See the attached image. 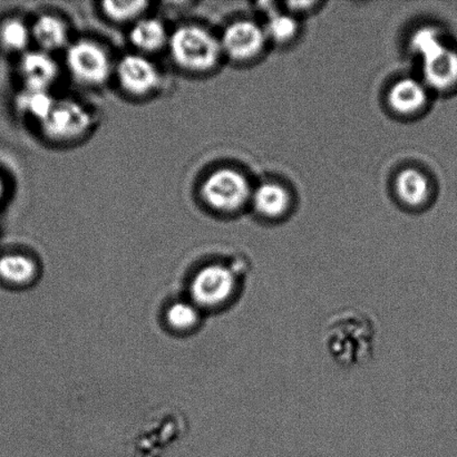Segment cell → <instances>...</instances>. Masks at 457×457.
<instances>
[{
    "label": "cell",
    "instance_id": "6da1fadb",
    "mask_svg": "<svg viewBox=\"0 0 457 457\" xmlns=\"http://www.w3.org/2000/svg\"><path fill=\"white\" fill-rule=\"evenodd\" d=\"M378 325L370 312L345 308L327 322L324 345L331 361L342 369L365 365L374 356Z\"/></svg>",
    "mask_w": 457,
    "mask_h": 457
},
{
    "label": "cell",
    "instance_id": "7a4b0ae2",
    "mask_svg": "<svg viewBox=\"0 0 457 457\" xmlns=\"http://www.w3.org/2000/svg\"><path fill=\"white\" fill-rule=\"evenodd\" d=\"M246 269L208 264L192 279L190 291L194 303L199 308L220 309L232 303L240 295L245 281Z\"/></svg>",
    "mask_w": 457,
    "mask_h": 457
},
{
    "label": "cell",
    "instance_id": "3957f363",
    "mask_svg": "<svg viewBox=\"0 0 457 457\" xmlns=\"http://www.w3.org/2000/svg\"><path fill=\"white\" fill-rule=\"evenodd\" d=\"M170 51L177 64L190 71H207L221 56L220 40L196 25L179 27L169 38Z\"/></svg>",
    "mask_w": 457,
    "mask_h": 457
},
{
    "label": "cell",
    "instance_id": "277c9868",
    "mask_svg": "<svg viewBox=\"0 0 457 457\" xmlns=\"http://www.w3.org/2000/svg\"><path fill=\"white\" fill-rule=\"evenodd\" d=\"M66 65L78 82L98 87L110 78L112 64L109 54L92 40H78L66 52Z\"/></svg>",
    "mask_w": 457,
    "mask_h": 457
},
{
    "label": "cell",
    "instance_id": "5b68a950",
    "mask_svg": "<svg viewBox=\"0 0 457 457\" xmlns=\"http://www.w3.org/2000/svg\"><path fill=\"white\" fill-rule=\"evenodd\" d=\"M201 191L210 207L223 212H235L250 198L248 181L231 169H221L210 174Z\"/></svg>",
    "mask_w": 457,
    "mask_h": 457
},
{
    "label": "cell",
    "instance_id": "8992f818",
    "mask_svg": "<svg viewBox=\"0 0 457 457\" xmlns=\"http://www.w3.org/2000/svg\"><path fill=\"white\" fill-rule=\"evenodd\" d=\"M92 116L85 106L71 100L56 101L51 113L40 123L45 136L54 141H71L91 128Z\"/></svg>",
    "mask_w": 457,
    "mask_h": 457
},
{
    "label": "cell",
    "instance_id": "52a82bcc",
    "mask_svg": "<svg viewBox=\"0 0 457 457\" xmlns=\"http://www.w3.org/2000/svg\"><path fill=\"white\" fill-rule=\"evenodd\" d=\"M116 76L125 92L141 96L154 91L160 82V74L154 62L137 54H129L119 62Z\"/></svg>",
    "mask_w": 457,
    "mask_h": 457
},
{
    "label": "cell",
    "instance_id": "ba28073f",
    "mask_svg": "<svg viewBox=\"0 0 457 457\" xmlns=\"http://www.w3.org/2000/svg\"><path fill=\"white\" fill-rule=\"evenodd\" d=\"M267 36L253 21L233 22L220 40L222 52L235 61H246L262 51Z\"/></svg>",
    "mask_w": 457,
    "mask_h": 457
},
{
    "label": "cell",
    "instance_id": "9c48e42d",
    "mask_svg": "<svg viewBox=\"0 0 457 457\" xmlns=\"http://www.w3.org/2000/svg\"><path fill=\"white\" fill-rule=\"evenodd\" d=\"M21 73L25 88L48 91L58 76L55 60L44 51L27 52L21 61Z\"/></svg>",
    "mask_w": 457,
    "mask_h": 457
},
{
    "label": "cell",
    "instance_id": "30bf717a",
    "mask_svg": "<svg viewBox=\"0 0 457 457\" xmlns=\"http://www.w3.org/2000/svg\"><path fill=\"white\" fill-rule=\"evenodd\" d=\"M424 79L429 87L447 89L457 83V53L443 45L422 60Z\"/></svg>",
    "mask_w": 457,
    "mask_h": 457
},
{
    "label": "cell",
    "instance_id": "8fae6325",
    "mask_svg": "<svg viewBox=\"0 0 457 457\" xmlns=\"http://www.w3.org/2000/svg\"><path fill=\"white\" fill-rule=\"evenodd\" d=\"M31 36L38 44L40 51H58L69 43V30L64 21L53 15H42L31 27Z\"/></svg>",
    "mask_w": 457,
    "mask_h": 457
},
{
    "label": "cell",
    "instance_id": "7c38bea8",
    "mask_svg": "<svg viewBox=\"0 0 457 457\" xmlns=\"http://www.w3.org/2000/svg\"><path fill=\"white\" fill-rule=\"evenodd\" d=\"M428 100L427 89L418 80L405 79L397 82L388 94L389 104L402 114H411L423 107Z\"/></svg>",
    "mask_w": 457,
    "mask_h": 457
},
{
    "label": "cell",
    "instance_id": "4fadbf2b",
    "mask_svg": "<svg viewBox=\"0 0 457 457\" xmlns=\"http://www.w3.org/2000/svg\"><path fill=\"white\" fill-rule=\"evenodd\" d=\"M170 36L162 21L155 18H143L137 21L129 33V40L138 51L154 53L169 43Z\"/></svg>",
    "mask_w": 457,
    "mask_h": 457
},
{
    "label": "cell",
    "instance_id": "5bb4252c",
    "mask_svg": "<svg viewBox=\"0 0 457 457\" xmlns=\"http://www.w3.org/2000/svg\"><path fill=\"white\" fill-rule=\"evenodd\" d=\"M0 277L11 286H29L37 279L38 266L24 254L4 255L0 259Z\"/></svg>",
    "mask_w": 457,
    "mask_h": 457
},
{
    "label": "cell",
    "instance_id": "9a60e30c",
    "mask_svg": "<svg viewBox=\"0 0 457 457\" xmlns=\"http://www.w3.org/2000/svg\"><path fill=\"white\" fill-rule=\"evenodd\" d=\"M254 209L264 217L276 218L286 212L289 195L284 187L275 183H264L253 192Z\"/></svg>",
    "mask_w": 457,
    "mask_h": 457
},
{
    "label": "cell",
    "instance_id": "2e32d148",
    "mask_svg": "<svg viewBox=\"0 0 457 457\" xmlns=\"http://www.w3.org/2000/svg\"><path fill=\"white\" fill-rule=\"evenodd\" d=\"M398 196L406 204H422L428 199L429 186L428 178L415 169H407L398 174L396 179Z\"/></svg>",
    "mask_w": 457,
    "mask_h": 457
},
{
    "label": "cell",
    "instance_id": "e0dca14e",
    "mask_svg": "<svg viewBox=\"0 0 457 457\" xmlns=\"http://www.w3.org/2000/svg\"><path fill=\"white\" fill-rule=\"evenodd\" d=\"M55 102L48 91L25 88L18 96L17 106L22 113L38 120L40 124L51 113Z\"/></svg>",
    "mask_w": 457,
    "mask_h": 457
},
{
    "label": "cell",
    "instance_id": "ac0fdd59",
    "mask_svg": "<svg viewBox=\"0 0 457 457\" xmlns=\"http://www.w3.org/2000/svg\"><path fill=\"white\" fill-rule=\"evenodd\" d=\"M170 328L187 333L194 330L200 324L201 315L199 307L194 303L178 302L169 307L165 313Z\"/></svg>",
    "mask_w": 457,
    "mask_h": 457
},
{
    "label": "cell",
    "instance_id": "d6986e66",
    "mask_svg": "<svg viewBox=\"0 0 457 457\" xmlns=\"http://www.w3.org/2000/svg\"><path fill=\"white\" fill-rule=\"evenodd\" d=\"M30 37V29L20 20L4 21L0 29V42L8 51H24L29 46Z\"/></svg>",
    "mask_w": 457,
    "mask_h": 457
},
{
    "label": "cell",
    "instance_id": "ffe728a7",
    "mask_svg": "<svg viewBox=\"0 0 457 457\" xmlns=\"http://www.w3.org/2000/svg\"><path fill=\"white\" fill-rule=\"evenodd\" d=\"M103 12L112 21L118 22L131 21L141 16L149 6L145 2H104Z\"/></svg>",
    "mask_w": 457,
    "mask_h": 457
},
{
    "label": "cell",
    "instance_id": "44dd1931",
    "mask_svg": "<svg viewBox=\"0 0 457 457\" xmlns=\"http://www.w3.org/2000/svg\"><path fill=\"white\" fill-rule=\"evenodd\" d=\"M411 48L420 56L425 58L431 55L432 53L437 51L438 48L443 46V42L438 31L434 29H422L416 31L413 38L411 40Z\"/></svg>",
    "mask_w": 457,
    "mask_h": 457
},
{
    "label": "cell",
    "instance_id": "7402d4cb",
    "mask_svg": "<svg viewBox=\"0 0 457 457\" xmlns=\"http://www.w3.org/2000/svg\"><path fill=\"white\" fill-rule=\"evenodd\" d=\"M297 31V22L293 17L275 15L269 20L264 34L276 42H287L294 37Z\"/></svg>",
    "mask_w": 457,
    "mask_h": 457
},
{
    "label": "cell",
    "instance_id": "603a6c76",
    "mask_svg": "<svg viewBox=\"0 0 457 457\" xmlns=\"http://www.w3.org/2000/svg\"><path fill=\"white\" fill-rule=\"evenodd\" d=\"M4 194V183L2 179H0V198H2V195Z\"/></svg>",
    "mask_w": 457,
    "mask_h": 457
}]
</instances>
